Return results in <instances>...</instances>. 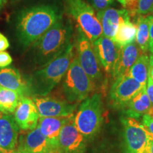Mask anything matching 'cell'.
<instances>
[{
    "label": "cell",
    "instance_id": "21",
    "mask_svg": "<svg viewBox=\"0 0 153 153\" xmlns=\"http://www.w3.org/2000/svg\"><path fill=\"white\" fill-rule=\"evenodd\" d=\"M149 57L146 53H141L126 75L133 78L143 86H146L149 76Z\"/></svg>",
    "mask_w": 153,
    "mask_h": 153
},
{
    "label": "cell",
    "instance_id": "9",
    "mask_svg": "<svg viewBox=\"0 0 153 153\" xmlns=\"http://www.w3.org/2000/svg\"><path fill=\"white\" fill-rule=\"evenodd\" d=\"M74 116L61 129L57 140L59 153H85L88 140L76 128Z\"/></svg>",
    "mask_w": 153,
    "mask_h": 153
},
{
    "label": "cell",
    "instance_id": "19",
    "mask_svg": "<svg viewBox=\"0 0 153 153\" xmlns=\"http://www.w3.org/2000/svg\"><path fill=\"white\" fill-rule=\"evenodd\" d=\"M0 86L18 91L22 96L28 94L26 81L23 79L19 70L14 68H0Z\"/></svg>",
    "mask_w": 153,
    "mask_h": 153
},
{
    "label": "cell",
    "instance_id": "22",
    "mask_svg": "<svg viewBox=\"0 0 153 153\" xmlns=\"http://www.w3.org/2000/svg\"><path fill=\"white\" fill-rule=\"evenodd\" d=\"M22 96L18 91L0 86V112L14 114Z\"/></svg>",
    "mask_w": 153,
    "mask_h": 153
},
{
    "label": "cell",
    "instance_id": "34",
    "mask_svg": "<svg viewBox=\"0 0 153 153\" xmlns=\"http://www.w3.org/2000/svg\"><path fill=\"white\" fill-rule=\"evenodd\" d=\"M7 1H8V0H0V10L4 7Z\"/></svg>",
    "mask_w": 153,
    "mask_h": 153
},
{
    "label": "cell",
    "instance_id": "15",
    "mask_svg": "<svg viewBox=\"0 0 153 153\" xmlns=\"http://www.w3.org/2000/svg\"><path fill=\"white\" fill-rule=\"evenodd\" d=\"M19 130L14 116L0 112V146L4 150L9 152L16 150Z\"/></svg>",
    "mask_w": 153,
    "mask_h": 153
},
{
    "label": "cell",
    "instance_id": "7",
    "mask_svg": "<svg viewBox=\"0 0 153 153\" xmlns=\"http://www.w3.org/2000/svg\"><path fill=\"white\" fill-rule=\"evenodd\" d=\"M76 58L79 65L94 82L100 81L102 76L101 65L96 55L92 43L79 26L76 28L75 41Z\"/></svg>",
    "mask_w": 153,
    "mask_h": 153
},
{
    "label": "cell",
    "instance_id": "40",
    "mask_svg": "<svg viewBox=\"0 0 153 153\" xmlns=\"http://www.w3.org/2000/svg\"><path fill=\"white\" fill-rule=\"evenodd\" d=\"M152 12H153V11H152Z\"/></svg>",
    "mask_w": 153,
    "mask_h": 153
},
{
    "label": "cell",
    "instance_id": "38",
    "mask_svg": "<svg viewBox=\"0 0 153 153\" xmlns=\"http://www.w3.org/2000/svg\"><path fill=\"white\" fill-rule=\"evenodd\" d=\"M9 153H25V152H22V151H20V150H13V151H11V152H9Z\"/></svg>",
    "mask_w": 153,
    "mask_h": 153
},
{
    "label": "cell",
    "instance_id": "28",
    "mask_svg": "<svg viewBox=\"0 0 153 153\" xmlns=\"http://www.w3.org/2000/svg\"><path fill=\"white\" fill-rule=\"evenodd\" d=\"M113 0H93L94 7L99 11H104L108 7Z\"/></svg>",
    "mask_w": 153,
    "mask_h": 153
},
{
    "label": "cell",
    "instance_id": "2",
    "mask_svg": "<svg viewBox=\"0 0 153 153\" xmlns=\"http://www.w3.org/2000/svg\"><path fill=\"white\" fill-rule=\"evenodd\" d=\"M74 57V45L70 43L53 60L32 72L26 80L28 94L32 97L48 94L64 78Z\"/></svg>",
    "mask_w": 153,
    "mask_h": 153
},
{
    "label": "cell",
    "instance_id": "11",
    "mask_svg": "<svg viewBox=\"0 0 153 153\" xmlns=\"http://www.w3.org/2000/svg\"><path fill=\"white\" fill-rule=\"evenodd\" d=\"M31 98L40 117H70L74 115L77 107L76 104L46 96H33Z\"/></svg>",
    "mask_w": 153,
    "mask_h": 153
},
{
    "label": "cell",
    "instance_id": "24",
    "mask_svg": "<svg viewBox=\"0 0 153 153\" xmlns=\"http://www.w3.org/2000/svg\"><path fill=\"white\" fill-rule=\"evenodd\" d=\"M136 41L137 46L143 53H146L149 50V23L148 17L144 16H140L137 18L136 24Z\"/></svg>",
    "mask_w": 153,
    "mask_h": 153
},
{
    "label": "cell",
    "instance_id": "10",
    "mask_svg": "<svg viewBox=\"0 0 153 153\" xmlns=\"http://www.w3.org/2000/svg\"><path fill=\"white\" fill-rule=\"evenodd\" d=\"M143 86L126 74L115 79L110 91V98L115 107L123 108L143 88Z\"/></svg>",
    "mask_w": 153,
    "mask_h": 153
},
{
    "label": "cell",
    "instance_id": "14",
    "mask_svg": "<svg viewBox=\"0 0 153 153\" xmlns=\"http://www.w3.org/2000/svg\"><path fill=\"white\" fill-rule=\"evenodd\" d=\"M14 118L22 131H28L35 128L40 116L32 98L26 96L22 97L14 113Z\"/></svg>",
    "mask_w": 153,
    "mask_h": 153
},
{
    "label": "cell",
    "instance_id": "20",
    "mask_svg": "<svg viewBox=\"0 0 153 153\" xmlns=\"http://www.w3.org/2000/svg\"><path fill=\"white\" fill-rule=\"evenodd\" d=\"M73 116L70 117H40L38 126L43 135L57 148V140L61 129Z\"/></svg>",
    "mask_w": 153,
    "mask_h": 153
},
{
    "label": "cell",
    "instance_id": "27",
    "mask_svg": "<svg viewBox=\"0 0 153 153\" xmlns=\"http://www.w3.org/2000/svg\"><path fill=\"white\" fill-rule=\"evenodd\" d=\"M143 125L145 129L153 135V116L150 115H144L143 116Z\"/></svg>",
    "mask_w": 153,
    "mask_h": 153
},
{
    "label": "cell",
    "instance_id": "13",
    "mask_svg": "<svg viewBox=\"0 0 153 153\" xmlns=\"http://www.w3.org/2000/svg\"><path fill=\"white\" fill-rule=\"evenodd\" d=\"M101 66L107 73H111L120 46L111 38L101 36L92 43Z\"/></svg>",
    "mask_w": 153,
    "mask_h": 153
},
{
    "label": "cell",
    "instance_id": "4",
    "mask_svg": "<svg viewBox=\"0 0 153 153\" xmlns=\"http://www.w3.org/2000/svg\"><path fill=\"white\" fill-rule=\"evenodd\" d=\"M74 122L76 128L87 140L92 139L100 131L103 122V103L99 94H94L83 101Z\"/></svg>",
    "mask_w": 153,
    "mask_h": 153
},
{
    "label": "cell",
    "instance_id": "37",
    "mask_svg": "<svg viewBox=\"0 0 153 153\" xmlns=\"http://www.w3.org/2000/svg\"><path fill=\"white\" fill-rule=\"evenodd\" d=\"M9 152V151H7V150H4V149L1 148V146H0V153H9V152Z\"/></svg>",
    "mask_w": 153,
    "mask_h": 153
},
{
    "label": "cell",
    "instance_id": "17",
    "mask_svg": "<svg viewBox=\"0 0 153 153\" xmlns=\"http://www.w3.org/2000/svg\"><path fill=\"white\" fill-rule=\"evenodd\" d=\"M140 51L137 45L134 43L120 47L111 72L114 79L118 76L126 74L141 54Z\"/></svg>",
    "mask_w": 153,
    "mask_h": 153
},
{
    "label": "cell",
    "instance_id": "12",
    "mask_svg": "<svg viewBox=\"0 0 153 153\" xmlns=\"http://www.w3.org/2000/svg\"><path fill=\"white\" fill-rule=\"evenodd\" d=\"M16 150L25 153H59L57 148L43 135L38 126L19 136Z\"/></svg>",
    "mask_w": 153,
    "mask_h": 153
},
{
    "label": "cell",
    "instance_id": "30",
    "mask_svg": "<svg viewBox=\"0 0 153 153\" xmlns=\"http://www.w3.org/2000/svg\"><path fill=\"white\" fill-rule=\"evenodd\" d=\"M9 42L7 38L0 32V52L5 51L9 47Z\"/></svg>",
    "mask_w": 153,
    "mask_h": 153
},
{
    "label": "cell",
    "instance_id": "3",
    "mask_svg": "<svg viewBox=\"0 0 153 153\" xmlns=\"http://www.w3.org/2000/svg\"><path fill=\"white\" fill-rule=\"evenodd\" d=\"M72 26L68 19H60L31 45L33 62L41 68L65 51L71 43Z\"/></svg>",
    "mask_w": 153,
    "mask_h": 153
},
{
    "label": "cell",
    "instance_id": "5",
    "mask_svg": "<svg viewBox=\"0 0 153 153\" xmlns=\"http://www.w3.org/2000/svg\"><path fill=\"white\" fill-rule=\"evenodd\" d=\"M95 84L82 69L75 57L72 61L62 84V94L65 100L76 104L89 97Z\"/></svg>",
    "mask_w": 153,
    "mask_h": 153
},
{
    "label": "cell",
    "instance_id": "8",
    "mask_svg": "<svg viewBox=\"0 0 153 153\" xmlns=\"http://www.w3.org/2000/svg\"><path fill=\"white\" fill-rule=\"evenodd\" d=\"M123 128V153H145L151 134L136 119L121 118Z\"/></svg>",
    "mask_w": 153,
    "mask_h": 153
},
{
    "label": "cell",
    "instance_id": "39",
    "mask_svg": "<svg viewBox=\"0 0 153 153\" xmlns=\"http://www.w3.org/2000/svg\"><path fill=\"white\" fill-rule=\"evenodd\" d=\"M149 51H150L151 53H153V44L149 46Z\"/></svg>",
    "mask_w": 153,
    "mask_h": 153
},
{
    "label": "cell",
    "instance_id": "32",
    "mask_svg": "<svg viewBox=\"0 0 153 153\" xmlns=\"http://www.w3.org/2000/svg\"><path fill=\"white\" fill-rule=\"evenodd\" d=\"M145 153H153V135H151Z\"/></svg>",
    "mask_w": 153,
    "mask_h": 153
},
{
    "label": "cell",
    "instance_id": "29",
    "mask_svg": "<svg viewBox=\"0 0 153 153\" xmlns=\"http://www.w3.org/2000/svg\"><path fill=\"white\" fill-rule=\"evenodd\" d=\"M146 92L148 96L151 104L153 106V79L149 76L146 85Z\"/></svg>",
    "mask_w": 153,
    "mask_h": 153
},
{
    "label": "cell",
    "instance_id": "31",
    "mask_svg": "<svg viewBox=\"0 0 153 153\" xmlns=\"http://www.w3.org/2000/svg\"><path fill=\"white\" fill-rule=\"evenodd\" d=\"M149 23V33H150V38H149V46L153 44V16L150 15L148 17Z\"/></svg>",
    "mask_w": 153,
    "mask_h": 153
},
{
    "label": "cell",
    "instance_id": "33",
    "mask_svg": "<svg viewBox=\"0 0 153 153\" xmlns=\"http://www.w3.org/2000/svg\"><path fill=\"white\" fill-rule=\"evenodd\" d=\"M136 1V0H118V1H119V2L121 4L123 5L124 7H126V5L127 4L131 2V1Z\"/></svg>",
    "mask_w": 153,
    "mask_h": 153
},
{
    "label": "cell",
    "instance_id": "26",
    "mask_svg": "<svg viewBox=\"0 0 153 153\" xmlns=\"http://www.w3.org/2000/svg\"><path fill=\"white\" fill-rule=\"evenodd\" d=\"M13 62L12 57L7 51L0 52V68H7Z\"/></svg>",
    "mask_w": 153,
    "mask_h": 153
},
{
    "label": "cell",
    "instance_id": "16",
    "mask_svg": "<svg viewBox=\"0 0 153 153\" xmlns=\"http://www.w3.org/2000/svg\"><path fill=\"white\" fill-rule=\"evenodd\" d=\"M102 28L103 36L110 38H114L120 24L130 20V16L126 9H116L107 8L97 13Z\"/></svg>",
    "mask_w": 153,
    "mask_h": 153
},
{
    "label": "cell",
    "instance_id": "35",
    "mask_svg": "<svg viewBox=\"0 0 153 153\" xmlns=\"http://www.w3.org/2000/svg\"><path fill=\"white\" fill-rule=\"evenodd\" d=\"M149 63H150V67H153V53H151L149 57Z\"/></svg>",
    "mask_w": 153,
    "mask_h": 153
},
{
    "label": "cell",
    "instance_id": "6",
    "mask_svg": "<svg viewBox=\"0 0 153 153\" xmlns=\"http://www.w3.org/2000/svg\"><path fill=\"white\" fill-rule=\"evenodd\" d=\"M68 14L93 43L102 36V28L94 9L84 0H65Z\"/></svg>",
    "mask_w": 153,
    "mask_h": 153
},
{
    "label": "cell",
    "instance_id": "23",
    "mask_svg": "<svg viewBox=\"0 0 153 153\" xmlns=\"http://www.w3.org/2000/svg\"><path fill=\"white\" fill-rule=\"evenodd\" d=\"M136 25L130 22V20L126 21L119 25L112 39L120 47L125 46L133 43L136 36Z\"/></svg>",
    "mask_w": 153,
    "mask_h": 153
},
{
    "label": "cell",
    "instance_id": "36",
    "mask_svg": "<svg viewBox=\"0 0 153 153\" xmlns=\"http://www.w3.org/2000/svg\"><path fill=\"white\" fill-rule=\"evenodd\" d=\"M149 76L153 79V67H150L149 68Z\"/></svg>",
    "mask_w": 153,
    "mask_h": 153
},
{
    "label": "cell",
    "instance_id": "1",
    "mask_svg": "<svg viewBox=\"0 0 153 153\" xmlns=\"http://www.w3.org/2000/svg\"><path fill=\"white\" fill-rule=\"evenodd\" d=\"M62 18L54 6L38 5L23 9L16 22L18 41L23 47H30Z\"/></svg>",
    "mask_w": 153,
    "mask_h": 153
},
{
    "label": "cell",
    "instance_id": "18",
    "mask_svg": "<svg viewBox=\"0 0 153 153\" xmlns=\"http://www.w3.org/2000/svg\"><path fill=\"white\" fill-rule=\"evenodd\" d=\"M123 109L126 117L134 119H137L147 114L153 116V106L147 94L146 87L132 99Z\"/></svg>",
    "mask_w": 153,
    "mask_h": 153
},
{
    "label": "cell",
    "instance_id": "25",
    "mask_svg": "<svg viewBox=\"0 0 153 153\" xmlns=\"http://www.w3.org/2000/svg\"><path fill=\"white\" fill-rule=\"evenodd\" d=\"M153 0H138L137 6V14H147L152 12Z\"/></svg>",
    "mask_w": 153,
    "mask_h": 153
}]
</instances>
